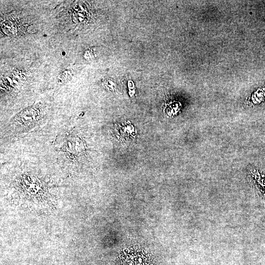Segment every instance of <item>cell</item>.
<instances>
[{
	"mask_svg": "<svg viewBox=\"0 0 265 265\" xmlns=\"http://www.w3.org/2000/svg\"><path fill=\"white\" fill-rule=\"evenodd\" d=\"M65 148L70 153L73 155H78L83 151L84 146L80 139L73 137L67 140Z\"/></svg>",
	"mask_w": 265,
	"mask_h": 265,
	"instance_id": "1",
	"label": "cell"
}]
</instances>
